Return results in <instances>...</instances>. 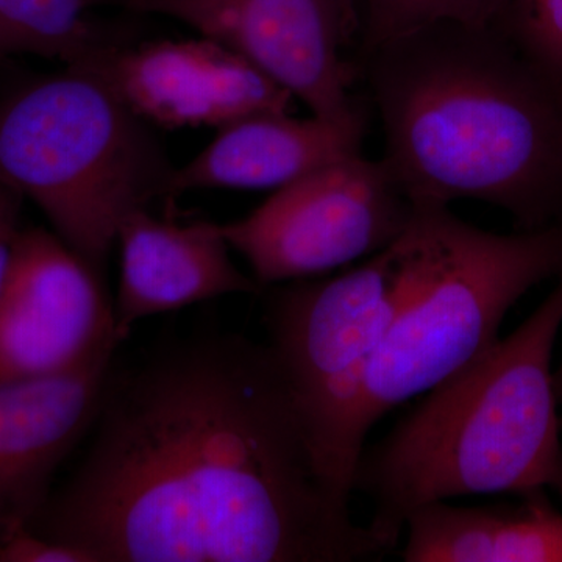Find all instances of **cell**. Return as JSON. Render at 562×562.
Here are the masks:
<instances>
[{
    "instance_id": "ba28073f",
    "label": "cell",
    "mask_w": 562,
    "mask_h": 562,
    "mask_svg": "<svg viewBox=\"0 0 562 562\" xmlns=\"http://www.w3.org/2000/svg\"><path fill=\"white\" fill-rule=\"evenodd\" d=\"M124 9L188 25L235 52L312 114L344 120L358 66L346 49L360 32L357 0H116Z\"/></svg>"
},
{
    "instance_id": "8fae6325",
    "label": "cell",
    "mask_w": 562,
    "mask_h": 562,
    "mask_svg": "<svg viewBox=\"0 0 562 562\" xmlns=\"http://www.w3.org/2000/svg\"><path fill=\"white\" fill-rule=\"evenodd\" d=\"M114 353L57 375L0 379V542L49 501L55 473L94 425Z\"/></svg>"
},
{
    "instance_id": "4fadbf2b",
    "label": "cell",
    "mask_w": 562,
    "mask_h": 562,
    "mask_svg": "<svg viewBox=\"0 0 562 562\" xmlns=\"http://www.w3.org/2000/svg\"><path fill=\"white\" fill-rule=\"evenodd\" d=\"M364 106L344 120L251 114L220 128L187 165L173 169L169 195L195 190H279L317 169L362 154Z\"/></svg>"
},
{
    "instance_id": "30bf717a",
    "label": "cell",
    "mask_w": 562,
    "mask_h": 562,
    "mask_svg": "<svg viewBox=\"0 0 562 562\" xmlns=\"http://www.w3.org/2000/svg\"><path fill=\"white\" fill-rule=\"evenodd\" d=\"M149 125L225 127L251 114L290 111L292 95L227 47L206 38L105 50L88 63Z\"/></svg>"
},
{
    "instance_id": "7a4b0ae2",
    "label": "cell",
    "mask_w": 562,
    "mask_h": 562,
    "mask_svg": "<svg viewBox=\"0 0 562 562\" xmlns=\"http://www.w3.org/2000/svg\"><path fill=\"white\" fill-rule=\"evenodd\" d=\"M382 160L414 203L476 201L562 225V74L501 27L430 25L362 54Z\"/></svg>"
},
{
    "instance_id": "ffe728a7",
    "label": "cell",
    "mask_w": 562,
    "mask_h": 562,
    "mask_svg": "<svg viewBox=\"0 0 562 562\" xmlns=\"http://www.w3.org/2000/svg\"><path fill=\"white\" fill-rule=\"evenodd\" d=\"M554 391H557L558 402L562 405V361L553 372Z\"/></svg>"
},
{
    "instance_id": "5bb4252c",
    "label": "cell",
    "mask_w": 562,
    "mask_h": 562,
    "mask_svg": "<svg viewBox=\"0 0 562 562\" xmlns=\"http://www.w3.org/2000/svg\"><path fill=\"white\" fill-rule=\"evenodd\" d=\"M516 505L436 502L406 520V562H562V513L546 490Z\"/></svg>"
},
{
    "instance_id": "7c38bea8",
    "label": "cell",
    "mask_w": 562,
    "mask_h": 562,
    "mask_svg": "<svg viewBox=\"0 0 562 562\" xmlns=\"http://www.w3.org/2000/svg\"><path fill=\"white\" fill-rule=\"evenodd\" d=\"M116 244L121 276L114 330L121 342L146 317L260 288L236 268L220 224H177L140 209L122 222Z\"/></svg>"
},
{
    "instance_id": "9c48e42d",
    "label": "cell",
    "mask_w": 562,
    "mask_h": 562,
    "mask_svg": "<svg viewBox=\"0 0 562 562\" xmlns=\"http://www.w3.org/2000/svg\"><path fill=\"white\" fill-rule=\"evenodd\" d=\"M121 344L102 272L57 233L20 231L0 297V379L74 371Z\"/></svg>"
},
{
    "instance_id": "44dd1931",
    "label": "cell",
    "mask_w": 562,
    "mask_h": 562,
    "mask_svg": "<svg viewBox=\"0 0 562 562\" xmlns=\"http://www.w3.org/2000/svg\"><path fill=\"white\" fill-rule=\"evenodd\" d=\"M550 490L557 491L558 494H560V497L562 498V468L560 473H558L557 479H554V482L552 484V487Z\"/></svg>"
},
{
    "instance_id": "9a60e30c",
    "label": "cell",
    "mask_w": 562,
    "mask_h": 562,
    "mask_svg": "<svg viewBox=\"0 0 562 562\" xmlns=\"http://www.w3.org/2000/svg\"><path fill=\"white\" fill-rule=\"evenodd\" d=\"M92 2L0 0V58L31 54L88 65L105 49L87 20Z\"/></svg>"
},
{
    "instance_id": "6da1fadb",
    "label": "cell",
    "mask_w": 562,
    "mask_h": 562,
    "mask_svg": "<svg viewBox=\"0 0 562 562\" xmlns=\"http://www.w3.org/2000/svg\"><path fill=\"white\" fill-rule=\"evenodd\" d=\"M32 531L95 562H355L386 547L328 483L268 344L201 333L111 369Z\"/></svg>"
},
{
    "instance_id": "2e32d148",
    "label": "cell",
    "mask_w": 562,
    "mask_h": 562,
    "mask_svg": "<svg viewBox=\"0 0 562 562\" xmlns=\"http://www.w3.org/2000/svg\"><path fill=\"white\" fill-rule=\"evenodd\" d=\"M362 54L430 25L502 27L512 0H358ZM361 54V55H362Z\"/></svg>"
},
{
    "instance_id": "52a82bcc",
    "label": "cell",
    "mask_w": 562,
    "mask_h": 562,
    "mask_svg": "<svg viewBox=\"0 0 562 562\" xmlns=\"http://www.w3.org/2000/svg\"><path fill=\"white\" fill-rule=\"evenodd\" d=\"M414 202L380 160L355 155L272 194L241 220L220 224L258 284L291 283L349 268L392 246Z\"/></svg>"
},
{
    "instance_id": "3957f363",
    "label": "cell",
    "mask_w": 562,
    "mask_h": 562,
    "mask_svg": "<svg viewBox=\"0 0 562 562\" xmlns=\"http://www.w3.org/2000/svg\"><path fill=\"white\" fill-rule=\"evenodd\" d=\"M562 325V273L531 316L427 392L369 452L355 491L371 498L369 530L390 552L406 520L436 502L552 487L562 468L552 358Z\"/></svg>"
},
{
    "instance_id": "8992f818",
    "label": "cell",
    "mask_w": 562,
    "mask_h": 562,
    "mask_svg": "<svg viewBox=\"0 0 562 562\" xmlns=\"http://www.w3.org/2000/svg\"><path fill=\"white\" fill-rule=\"evenodd\" d=\"M395 241L335 277L291 281L269 299V342L313 452L344 497L355 491L364 442L358 432L366 376L401 286Z\"/></svg>"
},
{
    "instance_id": "277c9868",
    "label": "cell",
    "mask_w": 562,
    "mask_h": 562,
    "mask_svg": "<svg viewBox=\"0 0 562 562\" xmlns=\"http://www.w3.org/2000/svg\"><path fill=\"white\" fill-rule=\"evenodd\" d=\"M397 244L401 286L366 376L362 442L384 414L491 349L509 310L562 273V225L501 235L460 220L450 206L414 203Z\"/></svg>"
},
{
    "instance_id": "5b68a950",
    "label": "cell",
    "mask_w": 562,
    "mask_h": 562,
    "mask_svg": "<svg viewBox=\"0 0 562 562\" xmlns=\"http://www.w3.org/2000/svg\"><path fill=\"white\" fill-rule=\"evenodd\" d=\"M173 169L150 125L91 66L0 103V187L35 203L102 273L122 222L169 194Z\"/></svg>"
},
{
    "instance_id": "e0dca14e",
    "label": "cell",
    "mask_w": 562,
    "mask_h": 562,
    "mask_svg": "<svg viewBox=\"0 0 562 562\" xmlns=\"http://www.w3.org/2000/svg\"><path fill=\"white\" fill-rule=\"evenodd\" d=\"M501 29L525 54L562 74V0H512Z\"/></svg>"
},
{
    "instance_id": "ac0fdd59",
    "label": "cell",
    "mask_w": 562,
    "mask_h": 562,
    "mask_svg": "<svg viewBox=\"0 0 562 562\" xmlns=\"http://www.w3.org/2000/svg\"><path fill=\"white\" fill-rule=\"evenodd\" d=\"M0 562H95L83 550L44 538L31 528L11 532L0 542Z\"/></svg>"
},
{
    "instance_id": "d6986e66",
    "label": "cell",
    "mask_w": 562,
    "mask_h": 562,
    "mask_svg": "<svg viewBox=\"0 0 562 562\" xmlns=\"http://www.w3.org/2000/svg\"><path fill=\"white\" fill-rule=\"evenodd\" d=\"M22 199L16 192L0 187V297L13 251L14 239L20 233Z\"/></svg>"
}]
</instances>
